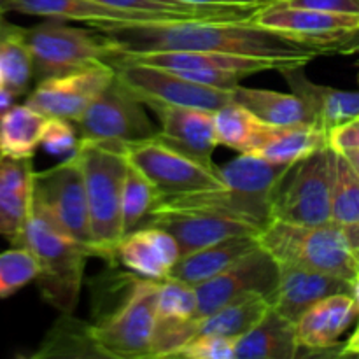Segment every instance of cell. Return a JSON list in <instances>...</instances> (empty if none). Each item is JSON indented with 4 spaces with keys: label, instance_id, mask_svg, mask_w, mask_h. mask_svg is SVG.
I'll return each mask as SVG.
<instances>
[{
    "label": "cell",
    "instance_id": "6da1fadb",
    "mask_svg": "<svg viewBox=\"0 0 359 359\" xmlns=\"http://www.w3.org/2000/svg\"><path fill=\"white\" fill-rule=\"evenodd\" d=\"M116 55L149 51H214L307 65L325 55L319 46L294 41L248 20H158L142 23H97Z\"/></svg>",
    "mask_w": 359,
    "mask_h": 359
},
{
    "label": "cell",
    "instance_id": "7a4b0ae2",
    "mask_svg": "<svg viewBox=\"0 0 359 359\" xmlns=\"http://www.w3.org/2000/svg\"><path fill=\"white\" fill-rule=\"evenodd\" d=\"M86 182L95 256L116 263L123 233V186L130 161L125 144L79 139L76 149Z\"/></svg>",
    "mask_w": 359,
    "mask_h": 359
},
{
    "label": "cell",
    "instance_id": "3957f363",
    "mask_svg": "<svg viewBox=\"0 0 359 359\" xmlns=\"http://www.w3.org/2000/svg\"><path fill=\"white\" fill-rule=\"evenodd\" d=\"M13 245L27 248L37 259L42 298L62 314H72L79 302L90 249L56 226L35 203Z\"/></svg>",
    "mask_w": 359,
    "mask_h": 359
},
{
    "label": "cell",
    "instance_id": "277c9868",
    "mask_svg": "<svg viewBox=\"0 0 359 359\" xmlns=\"http://www.w3.org/2000/svg\"><path fill=\"white\" fill-rule=\"evenodd\" d=\"M259 244L280 266L335 273L353 283L358 276L353 248L342 224L319 226L272 219L258 235Z\"/></svg>",
    "mask_w": 359,
    "mask_h": 359
},
{
    "label": "cell",
    "instance_id": "5b68a950",
    "mask_svg": "<svg viewBox=\"0 0 359 359\" xmlns=\"http://www.w3.org/2000/svg\"><path fill=\"white\" fill-rule=\"evenodd\" d=\"M160 280L135 277L121 304L93 323V337L104 358H151Z\"/></svg>",
    "mask_w": 359,
    "mask_h": 359
},
{
    "label": "cell",
    "instance_id": "8992f818",
    "mask_svg": "<svg viewBox=\"0 0 359 359\" xmlns=\"http://www.w3.org/2000/svg\"><path fill=\"white\" fill-rule=\"evenodd\" d=\"M23 39L34 60V77L39 81L62 76L116 55L111 42L97 30L70 27L63 20H53L25 28Z\"/></svg>",
    "mask_w": 359,
    "mask_h": 359
},
{
    "label": "cell",
    "instance_id": "52a82bcc",
    "mask_svg": "<svg viewBox=\"0 0 359 359\" xmlns=\"http://www.w3.org/2000/svg\"><path fill=\"white\" fill-rule=\"evenodd\" d=\"M332 158L328 146L291 165L273 191L272 219L307 226L332 223Z\"/></svg>",
    "mask_w": 359,
    "mask_h": 359
},
{
    "label": "cell",
    "instance_id": "ba28073f",
    "mask_svg": "<svg viewBox=\"0 0 359 359\" xmlns=\"http://www.w3.org/2000/svg\"><path fill=\"white\" fill-rule=\"evenodd\" d=\"M34 203L56 226L95 256L86 182L77 153L48 170L35 172Z\"/></svg>",
    "mask_w": 359,
    "mask_h": 359
},
{
    "label": "cell",
    "instance_id": "9c48e42d",
    "mask_svg": "<svg viewBox=\"0 0 359 359\" xmlns=\"http://www.w3.org/2000/svg\"><path fill=\"white\" fill-rule=\"evenodd\" d=\"M125 151L130 163L156 186L161 198L224 188L219 168L202 163L156 137L125 144Z\"/></svg>",
    "mask_w": 359,
    "mask_h": 359
},
{
    "label": "cell",
    "instance_id": "30bf717a",
    "mask_svg": "<svg viewBox=\"0 0 359 359\" xmlns=\"http://www.w3.org/2000/svg\"><path fill=\"white\" fill-rule=\"evenodd\" d=\"M109 63L114 65L119 83L128 88L144 105H181L216 112L231 104V90L202 86L172 70L132 62L121 56H112Z\"/></svg>",
    "mask_w": 359,
    "mask_h": 359
},
{
    "label": "cell",
    "instance_id": "8fae6325",
    "mask_svg": "<svg viewBox=\"0 0 359 359\" xmlns=\"http://www.w3.org/2000/svg\"><path fill=\"white\" fill-rule=\"evenodd\" d=\"M76 126L79 139L123 144L153 139L160 132L147 118L142 102L118 77L88 105Z\"/></svg>",
    "mask_w": 359,
    "mask_h": 359
},
{
    "label": "cell",
    "instance_id": "7c38bea8",
    "mask_svg": "<svg viewBox=\"0 0 359 359\" xmlns=\"http://www.w3.org/2000/svg\"><path fill=\"white\" fill-rule=\"evenodd\" d=\"M280 272L283 270L279 263L259 244L233 265L228 266L224 272L195 286L196 298H198L196 318L202 321L217 309L249 294H262L270 298L279 284Z\"/></svg>",
    "mask_w": 359,
    "mask_h": 359
},
{
    "label": "cell",
    "instance_id": "4fadbf2b",
    "mask_svg": "<svg viewBox=\"0 0 359 359\" xmlns=\"http://www.w3.org/2000/svg\"><path fill=\"white\" fill-rule=\"evenodd\" d=\"M114 77L116 69L112 63H95L74 72L39 81L25 104L48 118H62L76 123Z\"/></svg>",
    "mask_w": 359,
    "mask_h": 359
},
{
    "label": "cell",
    "instance_id": "5bb4252c",
    "mask_svg": "<svg viewBox=\"0 0 359 359\" xmlns=\"http://www.w3.org/2000/svg\"><path fill=\"white\" fill-rule=\"evenodd\" d=\"M142 226H158L175 237L181 258L238 235H259L263 228L224 212L182 207H154Z\"/></svg>",
    "mask_w": 359,
    "mask_h": 359
},
{
    "label": "cell",
    "instance_id": "9a60e30c",
    "mask_svg": "<svg viewBox=\"0 0 359 359\" xmlns=\"http://www.w3.org/2000/svg\"><path fill=\"white\" fill-rule=\"evenodd\" d=\"M252 21L259 27L279 32L294 41L319 46L325 49L344 41L359 30V16L328 13L309 7L284 6L276 2L262 7L252 14Z\"/></svg>",
    "mask_w": 359,
    "mask_h": 359
},
{
    "label": "cell",
    "instance_id": "2e32d148",
    "mask_svg": "<svg viewBox=\"0 0 359 359\" xmlns=\"http://www.w3.org/2000/svg\"><path fill=\"white\" fill-rule=\"evenodd\" d=\"M147 107L160 119L158 140L202 163L214 165L217 135L212 111L165 104H149Z\"/></svg>",
    "mask_w": 359,
    "mask_h": 359
},
{
    "label": "cell",
    "instance_id": "e0dca14e",
    "mask_svg": "<svg viewBox=\"0 0 359 359\" xmlns=\"http://www.w3.org/2000/svg\"><path fill=\"white\" fill-rule=\"evenodd\" d=\"M280 280L276 291L270 294V309L279 312L297 325L307 309L332 294L351 293L353 283L335 273L319 270L298 269V266H280Z\"/></svg>",
    "mask_w": 359,
    "mask_h": 359
},
{
    "label": "cell",
    "instance_id": "ac0fdd59",
    "mask_svg": "<svg viewBox=\"0 0 359 359\" xmlns=\"http://www.w3.org/2000/svg\"><path fill=\"white\" fill-rule=\"evenodd\" d=\"M181 259L179 242L158 226H140L130 231L116 249V262L142 279L163 280Z\"/></svg>",
    "mask_w": 359,
    "mask_h": 359
},
{
    "label": "cell",
    "instance_id": "d6986e66",
    "mask_svg": "<svg viewBox=\"0 0 359 359\" xmlns=\"http://www.w3.org/2000/svg\"><path fill=\"white\" fill-rule=\"evenodd\" d=\"M359 318V305L351 293L332 294L302 314L297 321V335L307 356L332 351L339 346L344 333Z\"/></svg>",
    "mask_w": 359,
    "mask_h": 359
},
{
    "label": "cell",
    "instance_id": "ffe728a7",
    "mask_svg": "<svg viewBox=\"0 0 359 359\" xmlns=\"http://www.w3.org/2000/svg\"><path fill=\"white\" fill-rule=\"evenodd\" d=\"M16 11L32 16L53 18V20L84 21L91 27L97 23H142L158 20H184L174 14L149 13V11H126L104 6L95 0H6L4 13Z\"/></svg>",
    "mask_w": 359,
    "mask_h": 359
},
{
    "label": "cell",
    "instance_id": "44dd1931",
    "mask_svg": "<svg viewBox=\"0 0 359 359\" xmlns=\"http://www.w3.org/2000/svg\"><path fill=\"white\" fill-rule=\"evenodd\" d=\"M305 65H287L279 69L291 91L304 100L314 125L332 132L337 126L359 118V91L316 84L305 76Z\"/></svg>",
    "mask_w": 359,
    "mask_h": 359
},
{
    "label": "cell",
    "instance_id": "7402d4cb",
    "mask_svg": "<svg viewBox=\"0 0 359 359\" xmlns=\"http://www.w3.org/2000/svg\"><path fill=\"white\" fill-rule=\"evenodd\" d=\"M35 170L32 158L0 156V237L18 241L34 210Z\"/></svg>",
    "mask_w": 359,
    "mask_h": 359
},
{
    "label": "cell",
    "instance_id": "603a6c76",
    "mask_svg": "<svg viewBox=\"0 0 359 359\" xmlns=\"http://www.w3.org/2000/svg\"><path fill=\"white\" fill-rule=\"evenodd\" d=\"M114 56L146 63V65L161 67V69L167 70H219V72L242 74L245 77L265 72V70H279L283 67H287V63L276 62V60L214 51H149Z\"/></svg>",
    "mask_w": 359,
    "mask_h": 359
},
{
    "label": "cell",
    "instance_id": "cb8c5ba5",
    "mask_svg": "<svg viewBox=\"0 0 359 359\" xmlns=\"http://www.w3.org/2000/svg\"><path fill=\"white\" fill-rule=\"evenodd\" d=\"M302 356L297 325L273 309L245 335L235 340L238 359H293Z\"/></svg>",
    "mask_w": 359,
    "mask_h": 359
},
{
    "label": "cell",
    "instance_id": "d4e9b609",
    "mask_svg": "<svg viewBox=\"0 0 359 359\" xmlns=\"http://www.w3.org/2000/svg\"><path fill=\"white\" fill-rule=\"evenodd\" d=\"M258 245V235H238V237L226 238L209 248L198 249L188 256H182L168 277H174L191 286H198L216 277L217 273L224 272L228 266L233 265Z\"/></svg>",
    "mask_w": 359,
    "mask_h": 359
},
{
    "label": "cell",
    "instance_id": "484cf974",
    "mask_svg": "<svg viewBox=\"0 0 359 359\" xmlns=\"http://www.w3.org/2000/svg\"><path fill=\"white\" fill-rule=\"evenodd\" d=\"M330 146V132L312 123L293 126L270 125L256 156L272 163L293 165Z\"/></svg>",
    "mask_w": 359,
    "mask_h": 359
},
{
    "label": "cell",
    "instance_id": "4316f807",
    "mask_svg": "<svg viewBox=\"0 0 359 359\" xmlns=\"http://www.w3.org/2000/svg\"><path fill=\"white\" fill-rule=\"evenodd\" d=\"M231 102L242 105L248 111H251L256 118L273 126H293L312 123L307 105L293 91L280 93V91L248 88L237 84L231 90Z\"/></svg>",
    "mask_w": 359,
    "mask_h": 359
},
{
    "label": "cell",
    "instance_id": "83f0119b",
    "mask_svg": "<svg viewBox=\"0 0 359 359\" xmlns=\"http://www.w3.org/2000/svg\"><path fill=\"white\" fill-rule=\"evenodd\" d=\"M48 116L28 104L13 105L0 114V156L34 158L42 142Z\"/></svg>",
    "mask_w": 359,
    "mask_h": 359
},
{
    "label": "cell",
    "instance_id": "f1b7e54d",
    "mask_svg": "<svg viewBox=\"0 0 359 359\" xmlns=\"http://www.w3.org/2000/svg\"><path fill=\"white\" fill-rule=\"evenodd\" d=\"M28 358H104V354L95 342L93 325L79 321L72 314H62Z\"/></svg>",
    "mask_w": 359,
    "mask_h": 359
},
{
    "label": "cell",
    "instance_id": "f546056e",
    "mask_svg": "<svg viewBox=\"0 0 359 359\" xmlns=\"http://www.w3.org/2000/svg\"><path fill=\"white\" fill-rule=\"evenodd\" d=\"M217 144L241 154H256L269 130V123L256 118L238 104H228L214 112Z\"/></svg>",
    "mask_w": 359,
    "mask_h": 359
},
{
    "label": "cell",
    "instance_id": "4dcf8cb0",
    "mask_svg": "<svg viewBox=\"0 0 359 359\" xmlns=\"http://www.w3.org/2000/svg\"><path fill=\"white\" fill-rule=\"evenodd\" d=\"M269 298L262 294L238 298L202 319L198 323L196 335H219L237 340L255 328L269 312Z\"/></svg>",
    "mask_w": 359,
    "mask_h": 359
},
{
    "label": "cell",
    "instance_id": "1f68e13d",
    "mask_svg": "<svg viewBox=\"0 0 359 359\" xmlns=\"http://www.w3.org/2000/svg\"><path fill=\"white\" fill-rule=\"evenodd\" d=\"M104 6L126 11L174 14L184 20H248L258 9L251 7H207L182 4L177 0H95Z\"/></svg>",
    "mask_w": 359,
    "mask_h": 359
},
{
    "label": "cell",
    "instance_id": "d6a6232c",
    "mask_svg": "<svg viewBox=\"0 0 359 359\" xmlns=\"http://www.w3.org/2000/svg\"><path fill=\"white\" fill-rule=\"evenodd\" d=\"M332 161V219L339 224L359 223V172L337 149H333Z\"/></svg>",
    "mask_w": 359,
    "mask_h": 359
},
{
    "label": "cell",
    "instance_id": "836d02e7",
    "mask_svg": "<svg viewBox=\"0 0 359 359\" xmlns=\"http://www.w3.org/2000/svg\"><path fill=\"white\" fill-rule=\"evenodd\" d=\"M160 200L161 195L156 186L139 168L130 163L125 186H123V233L126 235L142 226L144 221L151 216Z\"/></svg>",
    "mask_w": 359,
    "mask_h": 359
},
{
    "label": "cell",
    "instance_id": "e575fe53",
    "mask_svg": "<svg viewBox=\"0 0 359 359\" xmlns=\"http://www.w3.org/2000/svg\"><path fill=\"white\" fill-rule=\"evenodd\" d=\"M25 28L9 39L0 42V62H2L4 84L13 91L16 97L28 93L34 77V60L23 39Z\"/></svg>",
    "mask_w": 359,
    "mask_h": 359
},
{
    "label": "cell",
    "instance_id": "d590c367",
    "mask_svg": "<svg viewBox=\"0 0 359 359\" xmlns=\"http://www.w3.org/2000/svg\"><path fill=\"white\" fill-rule=\"evenodd\" d=\"M37 277L39 263L27 248L13 245L0 252V300L18 293Z\"/></svg>",
    "mask_w": 359,
    "mask_h": 359
},
{
    "label": "cell",
    "instance_id": "8d00e7d4",
    "mask_svg": "<svg viewBox=\"0 0 359 359\" xmlns=\"http://www.w3.org/2000/svg\"><path fill=\"white\" fill-rule=\"evenodd\" d=\"M186 359H233L235 339L219 335H195L175 353Z\"/></svg>",
    "mask_w": 359,
    "mask_h": 359
},
{
    "label": "cell",
    "instance_id": "74e56055",
    "mask_svg": "<svg viewBox=\"0 0 359 359\" xmlns=\"http://www.w3.org/2000/svg\"><path fill=\"white\" fill-rule=\"evenodd\" d=\"M77 144H79V139H77V130L74 128L72 121L62 118H48L41 142L46 153L53 156H70L76 153Z\"/></svg>",
    "mask_w": 359,
    "mask_h": 359
},
{
    "label": "cell",
    "instance_id": "f35d334b",
    "mask_svg": "<svg viewBox=\"0 0 359 359\" xmlns=\"http://www.w3.org/2000/svg\"><path fill=\"white\" fill-rule=\"evenodd\" d=\"M277 2L284 4V6L309 7V9L359 16V0H277Z\"/></svg>",
    "mask_w": 359,
    "mask_h": 359
},
{
    "label": "cell",
    "instance_id": "ab89813d",
    "mask_svg": "<svg viewBox=\"0 0 359 359\" xmlns=\"http://www.w3.org/2000/svg\"><path fill=\"white\" fill-rule=\"evenodd\" d=\"M330 146L337 151L359 149V118L333 128L330 132Z\"/></svg>",
    "mask_w": 359,
    "mask_h": 359
},
{
    "label": "cell",
    "instance_id": "60d3db41",
    "mask_svg": "<svg viewBox=\"0 0 359 359\" xmlns=\"http://www.w3.org/2000/svg\"><path fill=\"white\" fill-rule=\"evenodd\" d=\"M177 2L207 7H251V9H262V7L270 6V4H276L277 0H177Z\"/></svg>",
    "mask_w": 359,
    "mask_h": 359
},
{
    "label": "cell",
    "instance_id": "b9f144b4",
    "mask_svg": "<svg viewBox=\"0 0 359 359\" xmlns=\"http://www.w3.org/2000/svg\"><path fill=\"white\" fill-rule=\"evenodd\" d=\"M326 55H359V30L326 48Z\"/></svg>",
    "mask_w": 359,
    "mask_h": 359
},
{
    "label": "cell",
    "instance_id": "7bdbcfd3",
    "mask_svg": "<svg viewBox=\"0 0 359 359\" xmlns=\"http://www.w3.org/2000/svg\"><path fill=\"white\" fill-rule=\"evenodd\" d=\"M339 356H359V323L356 332L353 333V337H351V339L344 344L342 349H340Z\"/></svg>",
    "mask_w": 359,
    "mask_h": 359
},
{
    "label": "cell",
    "instance_id": "ee69618b",
    "mask_svg": "<svg viewBox=\"0 0 359 359\" xmlns=\"http://www.w3.org/2000/svg\"><path fill=\"white\" fill-rule=\"evenodd\" d=\"M21 28L23 27H18V25L9 23V21L6 20V13H4V11H0V42L6 41V39H9L11 35L18 34Z\"/></svg>",
    "mask_w": 359,
    "mask_h": 359
},
{
    "label": "cell",
    "instance_id": "f6af8a7d",
    "mask_svg": "<svg viewBox=\"0 0 359 359\" xmlns=\"http://www.w3.org/2000/svg\"><path fill=\"white\" fill-rule=\"evenodd\" d=\"M342 226H344V230H346L347 241H349L353 251H358L359 249V223L342 224Z\"/></svg>",
    "mask_w": 359,
    "mask_h": 359
},
{
    "label": "cell",
    "instance_id": "bcb514c9",
    "mask_svg": "<svg viewBox=\"0 0 359 359\" xmlns=\"http://www.w3.org/2000/svg\"><path fill=\"white\" fill-rule=\"evenodd\" d=\"M14 98H16V95H14L9 88L0 86V114H2L4 111H7L9 107H13Z\"/></svg>",
    "mask_w": 359,
    "mask_h": 359
},
{
    "label": "cell",
    "instance_id": "7dc6e473",
    "mask_svg": "<svg viewBox=\"0 0 359 359\" xmlns=\"http://www.w3.org/2000/svg\"><path fill=\"white\" fill-rule=\"evenodd\" d=\"M347 156V160L354 165V168L359 172V149H347V151H340Z\"/></svg>",
    "mask_w": 359,
    "mask_h": 359
},
{
    "label": "cell",
    "instance_id": "c3c4849f",
    "mask_svg": "<svg viewBox=\"0 0 359 359\" xmlns=\"http://www.w3.org/2000/svg\"><path fill=\"white\" fill-rule=\"evenodd\" d=\"M353 297L359 305V276H356V279L353 280Z\"/></svg>",
    "mask_w": 359,
    "mask_h": 359
},
{
    "label": "cell",
    "instance_id": "681fc988",
    "mask_svg": "<svg viewBox=\"0 0 359 359\" xmlns=\"http://www.w3.org/2000/svg\"><path fill=\"white\" fill-rule=\"evenodd\" d=\"M353 255H354V263H356V270H358V276H359V249L358 251H354Z\"/></svg>",
    "mask_w": 359,
    "mask_h": 359
},
{
    "label": "cell",
    "instance_id": "f907efd6",
    "mask_svg": "<svg viewBox=\"0 0 359 359\" xmlns=\"http://www.w3.org/2000/svg\"><path fill=\"white\" fill-rule=\"evenodd\" d=\"M0 86H6V84H4V72H2V62H0Z\"/></svg>",
    "mask_w": 359,
    "mask_h": 359
},
{
    "label": "cell",
    "instance_id": "816d5d0a",
    "mask_svg": "<svg viewBox=\"0 0 359 359\" xmlns=\"http://www.w3.org/2000/svg\"><path fill=\"white\" fill-rule=\"evenodd\" d=\"M4 4H6V0H0V11H4Z\"/></svg>",
    "mask_w": 359,
    "mask_h": 359
}]
</instances>
